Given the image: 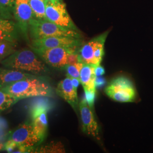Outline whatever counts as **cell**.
I'll return each instance as SVG.
<instances>
[{"label":"cell","instance_id":"6da1fadb","mask_svg":"<svg viewBox=\"0 0 153 153\" xmlns=\"http://www.w3.org/2000/svg\"><path fill=\"white\" fill-rule=\"evenodd\" d=\"M5 68L27 72L38 76L49 73L48 68L39 55L30 48L16 50L1 63Z\"/></svg>","mask_w":153,"mask_h":153},{"label":"cell","instance_id":"7a4b0ae2","mask_svg":"<svg viewBox=\"0 0 153 153\" xmlns=\"http://www.w3.org/2000/svg\"><path fill=\"white\" fill-rule=\"evenodd\" d=\"M44 78V76H36L17 81L1 89L19 100L35 97H52V88Z\"/></svg>","mask_w":153,"mask_h":153},{"label":"cell","instance_id":"3957f363","mask_svg":"<svg viewBox=\"0 0 153 153\" xmlns=\"http://www.w3.org/2000/svg\"><path fill=\"white\" fill-rule=\"evenodd\" d=\"M28 35L31 40L54 36L82 38L78 31L62 27L46 19H38L34 18L30 22Z\"/></svg>","mask_w":153,"mask_h":153},{"label":"cell","instance_id":"277c9868","mask_svg":"<svg viewBox=\"0 0 153 153\" xmlns=\"http://www.w3.org/2000/svg\"><path fill=\"white\" fill-rule=\"evenodd\" d=\"M108 31L90 40L78 49V59L80 62L95 66L100 65L104 55V44Z\"/></svg>","mask_w":153,"mask_h":153},{"label":"cell","instance_id":"5b68a950","mask_svg":"<svg viewBox=\"0 0 153 153\" xmlns=\"http://www.w3.org/2000/svg\"><path fill=\"white\" fill-rule=\"evenodd\" d=\"M104 91L110 98L121 103L133 102L136 97V90L133 82L126 76L114 79Z\"/></svg>","mask_w":153,"mask_h":153},{"label":"cell","instance_id":"8992f818","mask_svg":"<svg viewBox=\"0 0 153 153\" xmlns=\"http://www.w3.org/2000/svg\"><path fill=\"white\" fill-rule=\"evenodd\" d=\"M52 107L53 105L47 99L37 100L30 107V112L34 131L42 142L47 136L48 131L47 114Z\"/></svg>","mask_w":153,"mask_h":153},{"label":"cell","instance_id":"52a82bcc","mask_svg":"<svg viewBox=\"0 0 153 153\" xmlns=\"http://www.w3.org/2000/svg\"><path fill=\"white\" fill-rule=\"evenodd\" d=\"M45 1L46 20L54 23L62 27L78 31L68 13L65 4L62 0L55 2L48 1Z\"/></svg>","mask_w":153,"mask_h":153},{"label":"cell","instance_id":"ba28073f","mask_svg":"<svg viewBox=\"0 0 153 153\" xmlns=\"http://www.w3.org/2000/svg\"><path fill=\"white\" fill-rule=\"evenodd\" d=\"M30 48L36 53L46 64L56 68H64L68 64L69 55L79 49L62 47L36 48L31 45H30Z\"/></svg>","mask_w":153,"mask_h":153},{"label":"cell","instance_id":"9c48e42d","mask_svg":"<svg viewBox=\"0 0 153 153\" xmlns=\"http://www.w3.org/2000/svg\"><path fill=\"white\" fill-rule=\"evenodd\" d=\"M7 141L26 147H35L42 141L34 131L31 123L25 122L11 131Z\"/></svg>","mask_w":153,"mask_h":153},{"label":"cell","instance_id":"30bf717a","mask_svg":"<svg viewBox=\"0 0 153 153\" xmlns=\"http://www.w3.org/2000/svg\"><path fill=\"white\" fill-rule=\"evenodd\" d=\"M30 45L36 48L57 47L79 48L82 45V39L64 36L48 37L31 40Z\"/></svg>","mask_w":153,"mask_h":153},{"label":"cell","instance_id":"8fae6325","mask_svg":"<svg viewBox=\"0 0 153 153\" xmlns=\"http://www.w3.org/2000/svg\"><path fill=\"white\" fill-rule=\"evenodd\" d=\"M13 13L18 27L24 38L28 41L30 22L33 18V11L28 0H16Z\"/></svg>","mask_w":153,"mask_h":153},{"label":"cell","instance_id":"7c38bea8","mask_svg":"<svg viewBox=\"0 0 153 153\" xmlns=\"http://www.w3.org/2000/svg\"><path fill=\"white\" fill-rule=\"evenodd\" d=\"M79 111L82 121L83 131L99 141L100 128L86 98L83 99L79 103Z\"/></svg>","mask_w":153,"mask_h":153},{"label":"cell","instance_id":"4fadbf2b","mask_svg":"<svg viewBox=\"0 0 153 153\" xmlns=\"http://www.w3.org/2000/svg\"><path fill=\"white\" fill-rule=\"evenodd\" d=\"M56 93L77 112L78 107H79L77 88L73 84L71 77L67 76L59 82L56 88Z\"/></svg>","mask_w":153,"mask_h":153},{"label":"cell","instance_id":"5bb4252c","mask_svg":"<svg viewBox=\"0 0 153 153\" xmlns=\"http://www.w3.org/2000/svg\"><path fill=\"white\" fill-rule=\"evenodd\" d=\"M36 76L27 72L10 68H0V88H4L22 79Z\"/></svg>","mask_w":153,"mask_h":153},{"label":"cell","instance_id":"9a60e30c","mask_svg":"<svg viewBox=\"0 0 153 153\" xmlns=\"http://www.w3.org/2000/svg\"><path fill=\"white\" fill-rule=\"evenodd\" d=\"M95 66L84 64L80 71L79 80L82 84L84 91H96L95 79L96 74L95 73Z\"/></svg>","mask_w":153,"mask_h":153},{"label":"cell","instance_id":"2e32d148","mask_svg":"<svg viewBox=\"0 0 153 153\" xmlns=\"http://www.w3.org/2000/svg\"><path fill=\"white\" fill-rule=\"evenodd\" d=\"M28 2L32 9L34 18L38 19H46V5L45 0H28Z\"/></svg>","mask_w":153,"mask_h":153},{"label":"cell","instance_id":"e0dca14e","mask_svg":"<svg viewBox=\"0 0 153 153\" xmlns=\"http://www.w3.org/2000/svg\"><path fill=\"white\" fill-rule=\"evenodd\" d=\"M16 42L6 40H0V64L16 51Z\"/></svg>","mask_w":153,"mask_h":153},{"label":"cell","instance_id":"ac0fdd59","mask_svg":"<svg viewBox=\"0 0 153 153\" xmlns=\"http://www.w3.org/2000/svg\"><path fill=\"white\" fill-rule=\"evenodd\" d=\"M19 100L0 88V113L9 108Z\"/></svg>","mask_w":153,"mask_h":153},{"label":"cell","instance_id":"d6986e66","mask_svg":"<svg viewBox=\"0 0 153 153\" xmlns=\"http://www.w3.org/2000/svg\"><path fill=\"white\" fill-rule=\"evenodd\" d=\"M18 29L19 28L16 23L12 20L0 18V30L17 34Z\"/></svg>","mask_w":153,"mask_h":153},{"label":"cell","instance_id":"ffe728a7","mask_svg":"<svg viewBox=\"0 0 153 153\" xmlns=\"http://www.w3.org/2000/svg\"><path fill=\"white\" fill-rule=\"evenodd\" d=\"M83 65V63L78 62L75 65H66L65 66L67 76L71 78H75L79 79L80 71Z\"/></svg>","mask_w":153,"mask_h":153},{"label":"cell","instance_id":"44dd1931","mask_svg":"<svg viewBox=\"0 0 153 153\" xmlns=\"http://www.w3.org/2000/svg\"><path fill=\"white\" fill-rule=\"evenodd\" d=\"M17 39H18L17 34L0 30V40H9L11 42H16Z\"/></svg>","mask_w":153,"mask_h":153},{"label":"cell","instance_id":"7402d4cb","mask_svg":"<svg viewBox=\"0 0 153 153\" xmlns=\"http://www.w3.org/2000/svg\"><path fill=\"white\" fill-rule=\"evenodd\" d=\"M11 13L12 12L7 9L6 7H4L0 4V18H1L11 20L13 18Z\"/></svg>","mask_w":153,"mask_h":153},{"label":"cell","instance_id":"603a6c76","mask_svg":"<svg viewBox=\"0 0 153 153\" xmlns=\"http://www.w3.org/2000/svg\"><path fill=\"white\" fill-rule=\"evenodd\" d=\"M95 92L96 91H85V98L88 102L89 106L91 108H93L95 98Z\"/></svg>","mask_w":153,"mask_h":153},{"label":"cell","instance_id":"cb8c5ba5","mask_svg":"<svg viewBox=\"0 0 153 153\" xmlns=\"http://www.w3.org/2000/svg\"><path fill=\"white\" fill-rule=\"evenodd\" d=\"M16 0H0V4L7 9L13 13Z\"/></svg>","mask_w":153,"mask_h":153},{"label":"cell","instance_id":"d4e9b609","mask_svg":"<svg viewBox=\"0 0 153 153\" xmlns=\"http://www.w3.org/2000/svg\"><path fill=\"white\" fill-rule=\"evenodd\" d=\"M105 83V80L103 77L102 76H97L95 79V88H100L103 86Z\"/></svg>","mask_w":153,"mask_h":153},{"label":"cell","instance_id":"484cf974","mask_svg":"<svg viewBox=\"0 0 153 153\" xmlns=\"http://www.w3.org/2000/svg\"><path fill=\"white\" fill-rule=\"evenodd\" d=\"M95 73L96 74V76H103L105 73V69L102 66L99 65L98 66H96L95 68Z\"/></svg>","mask_w":153,"mask_h":153},{"label":"cell","instance_id":"4316f807","mask_svg":"<svg viewBox=\"0 0 153 153\" xmlns=\"http://www.w3.org/2000/svg\"><path fill=\"white\" fill-rule=\"evenodd\" d=\"M45 1H51V2H57V1H62V0H45Z\"/></svg>","mask_w":153,"mask_h":153},{"label":"cell","instance_id":"83f0119b","mask_svg":"<svg viewBox=\"0 0 153 153\" xmlns=\"http://www.w3.org/2000/svg\"><path fill=\"white\" fill-rule=\"evenodd\" d=\"M4 150V145H0V150Z\"/></svg>","mask_w":153,"mask_h":153}]
</instances>
